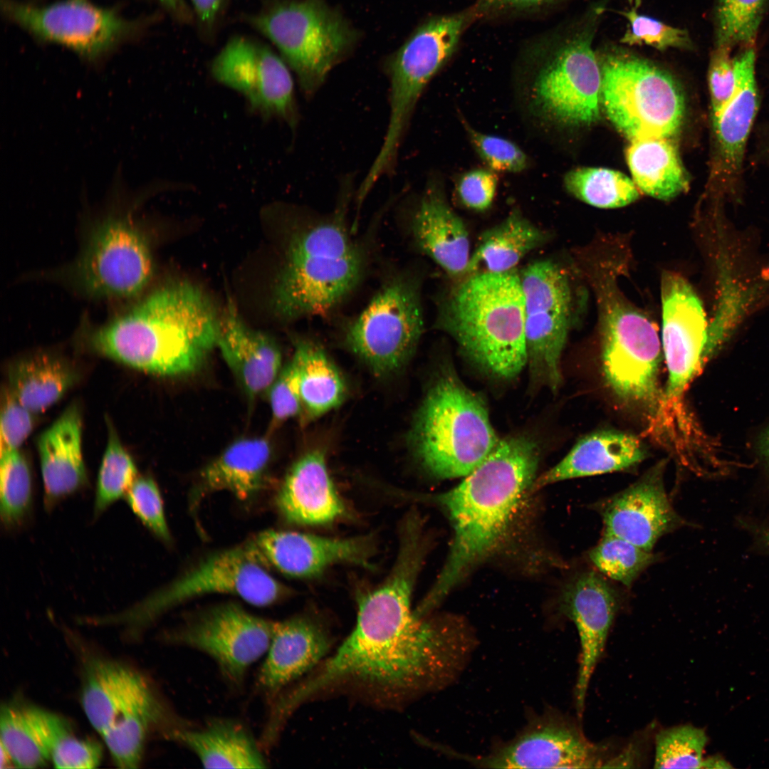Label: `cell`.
<instances>
[{
    "mask_svg": "<svg viewBox=\"0 0 769 769\" xmlns=\"http://www.w3.org/2000/svg\"><path fill=\"white\" fill-rule=\"evenodd\" d=\"M423 328L420 279L403 270L389 276L360 313L347 322L343 342L375 375L387 376L409 361Z\"/></svg>",
    "mask_w": 769,
    "mask_h": 769,
    "instance_id": "cell-10",
    "label": "cell"
},
{
    "mask_svg": "<svg viewBox=\"0 0 769 769\" xmlns=\"http://www.w3.org/2000/svg\"><path fill=\"white\" fill-rule=\"evenodd\" d=\"M730 765L721 758L711 757L703 760L701 768H728Z\"/></svg>",
    "mask_w": 769,
    "mask_h": 769,
    "instance_id": "cell-56",
    "label": "cell"
},
{
    "mask_svg": "<svg viewBox=\"0 0 769 769\" xmlns=\"http://www.w3.org/2000/svg\"><path fill=\"white\" fill-rule=\"evenodd\" d=\"M408 228L415 246L449 276L464 277L471 257L469 233L439 182L429 181L411 209Z\"/></svg>",
    "mask_w": 769,
    "mask_h": 769,
    "instance_id": "cell-26",
    "label": "cell"
},
{
    "mask_svg": "<svg viewBox=\"0 0 769 769\" xmlns=\"http://www.w3.org/2000/svg\"><path fill=\"white\" fill-rule=\"evenodd\" d=\"M664 470V462H660L626 489L594 505L604 535L652 551L661 537L685 525L667 496Z\"/></svg>",
    "mask_w": 769,
    "mask_h": 769,
    "instance_id": "cell-21",
    "label": "cell"
},
{
    "mask_svg": "<svg viewBox=\"0 0 769 769\" xmlns=\"http://www.w3.org/2000/svg\"><path fill=\"white\" fill-rule=\"evenodd\" d=\"M769 0H716L714 47L755 46Z\"/></svg>",
    "mask_w": 769,
    "mask_h": 769,
    "instance_id": "cell-40",
    "label": "cell"
},
{
    "mask_svg": "<svg viewBox=\"0 0 769 769\" xmlns=\"http://www.w3.org/2000/svg\"><path fill=\"white\" fill-rule=\"evenodd\" d=\"M81 441L82 416L79 407L74 404L38 439L46 508H51L86 483Z\"/></svg>",
    "mask_w": 769,
    "mask_h": 769,
    "instance_id": "cell-30",
    "label": "cell"
},
{
    "mask_svg": "<svg viewBox=\"0 0 769 769\" xmlns=\"http://www.w3.org/2000/svg\"><path fill=\"white\" fill-rule=\"evenodd\" d=\"M564 186L577 199L600 208L622 207L639 196L633 180L620 172L606 168L572 169L564 177Z\"/></svg>",
    "mask_w": 769,
    "mask_h": 769,
    "instance_id": "cell-39",
    "label": "cell"
},
{
    "mask_svg": "<svg viewBox=\"0 0 769 769\" xmlns=\"http://www.w3.org/2000/svg\"><path fill=\"white\" fill-rule=\"evenodd\" d=\"M436 325L491 377L512 380L527 364L524 297L513 271L465 276L441 303Z\"/></svg>",
    "mask_w": 769,
    "mask_h": 769,
    "instance_id": "cell-5",
    "label": "cell"
},
{
    "mask_svg": "<svg viewBox=\"0 0 769 769\" xmlns=\"http://www.w3.org/2000/svg\"><path fill=\"white\" fill-rule=\"evenodd\" d=\"M640 0H635L627 11H620L629 21V27L620 42L629 46L646 45L659 51L669 48L690 50L693 41L687 30L669 26L652 17L637 12Z\"/></svg>",
    "mask_w": 769,
    "mask_h": 769,
    "instance_id": "cell-45",
    "label": "cell"
},
{
    "mask_svg": "<svg viewBox=\"0 0 769 769\" xmlns=\"http://www.w3.org/2000/svg\"><path fill=\"white\" fill-rule=\"evenodd\" d=\"M276 503L291 523H330L345 513V506L329 475L323 451L311 450L293 464L278 491Z\"/></svg>",
    "mask_w": 769,
    "mask_h": 769,
    "instance_id": "cell-29",
    "label": "cell"
},
{
    "mask_svg": "<svg viewBox=\"0 0 769 769\" xmlns=\"http://www.w3.org/2000/svg\"><path fill=\"white\" fill-rule=\"evenodd\" d=\"M271 452L266 438L234 441L202 471L195 498L225 490L241 501L250 498L263 485Z\"/></svg>",
    "mask_w": 769,
    "mask_h": 769,
    "instance_id": "cell-34",
    "label": "cell"
},
{
    "mask_svg": "<svg viewBox=\"0 0 769 769\" xmlns=\"http://www.w3.org/2000/svg\"><path fill=\"white\" fill-rule=\"evenodd\" d=\"M555 1L556 0H483L481 5L484 7L490 4L516 9H526L540 6Z\"/></svg>",
    "mask_w": 769,
    "mask_h": 769,
    "instance_id": "cell-55",
    "label": "cell"
},
{
    "mask_svg": "<svg viewBox=\"0 0 769 769\" xmlns=\"http://www.w3.org/2000/svg\"><path fill=\"white\" fill-rule=\"evenodd\" d=\"M588 555L600 573L628 587L658 560L652 551L610 535H603Z\"/></svg>",
    "mask_w": 769,
    "mask_h": 769,
    "instance_id": "cell-42",
    "label": "cell"
},
{
    "mask_svg": "<svg viewBox=\"0 0 769 769\" xmlns=\"http://www.w3.org/2000/svg\"><path fill=\"white\" fill-rule=\"evenodd\" d=\"M245 545L210 555L169 585L114 615L100 617V624L142 630L167 610L206 594L236 595L255 606H267L286 594Z\"/></svg>",
    "mask_w": 769,
    "mask_h": 769,
    "instance_id": "cell-11",
    "label": "cell"
},
{
    "mask_svg": "<svg viewBox=\"0 0 769 769\" xmlns=\"http://www.w3.org/2000/svg\"><path fill=\"white\" fill-rule=\"evenodd\" d=\"M707 742L705 731L691 725L674 726L655 736L656 768H701Z\"/></svg>",
    "mask_w": 769,
    "mask_h": 769,
    "instance_id": "cell-44",
    "label": "cell"
},
{
    "mask_svg": "<svg viewBox=\"0 0 769 769\" xmlns=\"http://www.w3.org/2000/svg\"><path fill=\"white\" fill-rule=\"evenodd\" d=\"M199 27L210 33L214 29L226 0H189Z\"/></svg>",
    "mask_w": 769,
    "mask_h": 769,
    "instance_id": "cell-53",
    "label": "cell"
},
{
    "mask_svg": "<svg viewBox=\"0 0 769 769\" xmlns=\"http://www.w3.org/2000/svg\"><path fill=\"white\" fill-rule=\"evenodd\" d=\"M332 638L308 617L273 622L271 640L258 676L260 689L275 697L290 683L318 665L328 654Z\"/></svg>",
    "mask_w": 769,
    "mask_h": 769,
    "instance_id": "cell-27",
    "label": "cell"
},
{
    "mask_svg": "<svg viewBox=\"0 0 769 769\" xmlns=\"http://www.w3.org/2000/svg\"><path fill=\"white\" fill-rule=\"evenodd\" d=\"M246 19L276 48L307 98L358 39L347 19L323 0H273Z\"/></svg>",
    "mask_w": 769,
    "mask_h": 769,
    "instance_id": "cell-7",
    "label": "cell"
},
{
    "mask_svg": "<svg viewBox=\"0 0 769 769\" xmlns=\"http://www.w3.org/2000/svg\"><path fill=\"white\" fill-rule=\"evenodd\" d=\"M548 234L518 210L485 231L471 254L466 276L478 272L513 271L528 253L541 246ZM464 276V277H465Z\"/></svg>",
    "mask_w": 769,
    "mask_h": 769,
    "instance_id": "cell-35",
    "label": "cell"
},
{
    "mask_svg": "<svg viewBox=\"0 0 769 769\" xmlns=\"http://www.w3.org/2000/svg\"><path fill=\"white\" fill-rule=\"evenodd\" d=\"M73 733L62 716L28 703L12 701L1 706V746L16 767L36 768L51 762L58 744Z\"/></svg>",
    "mask_w": 769,
    "mask_h": 769,
    "instance_id": "cell-31",
    "label": "cell"
},
{
    "mask_svg": "<svg viewBox=\"0 0 769 769\" xmlns=\"http://www.w3.org/2000/svg\"><path fill=\"white\" fill-rule=\"evenodd\" d=\"M125 497L130 508L144 525L160 540L170 541L163 501L153 479L137 477Z\"/></svg>",
    "mask_w": 769,
    "mask_h": 769,
    "instance_id": "cell-47",
    "label": "cell"
},
{
    "mask_svg": "<svg viewBox=\"0 0 769 769\" xmlns=\"http://www.w3.org/2000/svg\"><path fill=\"white\" fill-rule=\"evenodd\" d=\"M631 141L626 159L639 189L654 198L669 200L688 189V177L676 147L668 138Z\"/></svg>",
    "mask_w": 769,
    "mask_h": 769,
    "instance_id": "cell-36",
    "label": "cell"
},
{
    "mask_svg": "<svg viewBox=\"0 0 769 769\" xmlns=\"http://www.w3.org/2000/svg\"><path fill=\"white\" fill-rule=\"evenodd\" d=\"M221 317L199 287H159L124 313L93 328L91 347L113 360L160 376L197 370L216 346Z\"/></svg>",
    "mask_w": 769,
    "mask_h": 769,
    "instance_id": "cell-3",
    "label": "cell"
},
{
    "mask_svg": "<svg viewBox=\"0 0 769 769\" xmlns=\"http://www.w3.org/2000/svg\"><path fill=\"white\" fill-rule=\"evenodd\" d=\"M618 595L601 573L581 572L562 594V609L577 627L580 637V665L575 689L578 716H582L592 676L606 644L619 607Z\"/></svg>",
    "mask_w": 769,
    "mask_h": 769,
    "instance_id": "cell-23",
    "label": "cell"
},
{
    "mask_svg": "<svg viewBox=\"0 0 769 769\" xmlns=\"http://www.w3.org/2000/svg\"><path fill=\"white\" fill-rule=\"evenodd\" d=\"M0 456L1 521L6 530H14L26 521L32 509L31 472L19 449Z\"/></svg>",
    "mask_w": 769,
    "mask_h": 769,
    "instance_id": "cell-41",
    "label": "cell"
},
{
    "mask_svg": "<svg viewBox=\"0 0 769 769\" xmlns=\"http://www.w3.org/2000/svg\"><path fill=\"white\" fill-rule=\"evenodd\" d=\"M268 393L272 417L271 428L277 427L289 419L300 416L302 405L299 372L293 358L281 368Z\"/></svg>",
    "mask_w": 769,
    "mask_h": 769,
    "instance_id": "cell-48",
    "label": "cell"
},
{
    "mask_svg": "<svg viewBox=\"0 0 769 769\" xmlns=\"http://www.w3.org/2000/svg\"><path fill=\"white\" fill-rule=\"evenodd\" d=\"M600 65L601 105L618 131L630 140L669 138L679 131L685 98L671 75L622 51L605 55Z\"/></svg>",
    "mask_w": 769,
    "mask_h": 769,
    "instance_id": "cell-9",
    "label": "cell"
},
{
    "mask_svg": "<svg viewBox=\"0 0 769 769\" xmlns=\"http://www.w3.org/2000/svg\"><path fill=\"white\" fill-rule=\"evenodd\" d=\"M2 8L12 21L35 36L95 60L130 34L134 23L88 0H64L35 6L9 0Z\"/></svg>",
    "mask_w": 769,
    "mask_h": 769,
    "instance_id": "cell-17",
    "label": "cell"
},
{
    "mask_svg": "<svg viewBox=\"0 0 769 769\" xmlns=\"http://www.w3.org/2000/svg\"><path fill=\"white\" fill-rule=\"evenodd\" d=\"M762 540L769 547V528L763 530L762 533Z\"/></svg>",
    "mask_w": 769,
    "mask_h": 769,
    "instance_id": "cell-57",
    "label": "cell"
},
{
    "mask_svg": "<svg viewBox=\"0 0 769 769\" xmlns=\"http://www.w3.org/2000/svg\"><path fill=\"white\" fill-rule=\"evenodd\" d=\"M539 456V447L529 436L506 437L459 485L428 496L447 513L454 536L444 567L417 607L420 613L427 614L497 548L535 480Z\"/></svg>",
    "mask_w": 769,
    "mask_h": 769,
    "instance_id": "cell-2",
    "label": "cell"
},
{
    "mask_svg": "<svg viewBox=\"0 0 769 769\" xmlns=\"http://www.w3.org/2000/svg\"><path fill=\"white\" fill-rule=\"evenodd\" d=\"M498 187L496 172L490 169H475L464 173L458 179L456 194L466 208L483 211L494 200Z\"/></svg>",
    "mask_w": 769,
    "mask_h": 769,
    "instance_id": "cell-51",
    "label": "cell"
},
{
    "mask_svg": "<svg viewBox=\"0 0 769 769\" xmlns=\"http://www.w3.org/2000/svg\"><path fill=\"white\" fill-rule=\"evenodd\" d=\"M733 59L734 93L718 115L712 119L716 145L715 177L723 189L729 190L740 182L746 142L759 105L755 47L740 48Z\"/></svg>",
    "mask_w": 769,
    "mask_h": 769,
    "instance_id": "cell-25",
    "label": "cell"
},
{
    "mask_svg": "<svg viewBox=\"0 0 769 769\" xmlns=\"http://www.w3.org/2000/svg\"><path fill=\"white\" fill-rule=\"evenodd\" d=\"M519 276L530 382L556 391L563 381L560 360L570 326L569 280L558 265L549 260L529 264Z\"/></svg>",
    "mask_w": 769,
    "mask_h": 769,
    "instance_id": "cell-15",
    "label": "cell"
},
{
    "mask_svg": "<svg viewBox=\"0 0 769 769\" xmlns=\"http://www.w3.org/2000/svg\"><path fill=\"white\" fill-rule=\"evenodd\" d=\"M220 84L240 93L250 111L295 131L300 113L289 67L266 44L244 36L229 38L210 66Z\"/></svg>",
    "mask_w": 769,
    "mask_h": 769,
    "instance_id": "cell-16",
    "label": "cell"
},
{
    "mask_svg": "<svg viewBox=\"0 0 769 769\" xmlns=\"http://www.w3.org/2000/svg\"><path fill=\"white\" fill-rule=\"evenodd\" d=\"M600 757L598 748L575 723L545 715L489 754L469 758L492 768H590L601 767Z\"/></svg>",
    "mask_w": 769,
    "mask_h": 769,
    "instance_id": "cell-20",
    "label": "cell"
},
{
    "mask_svg": "<svg viewBox=\"0 0 769 769\" xmlns=\"http://www.w3.org/2000/svg\"><path fill=\"white\" fill-rule=\"evenodd\" d=\"M600 320L607 384L622 401L657 412L663 399L658 384L661 351L654 323L618 297L605 300Z\"/></svg>",
    "mask_w": 769,
    "mask_h": 769,
    "instance_id": "cell-13",
    "label": "cell"
},
{
    "mask_svg": "<svg viewBox=\"0 0 769 769\" xmlns=\"http://www.w3.org/2000/svg\"><path fill=\"white\" fill-rule=\"evenodd\" d=\"M107 447L100 466L93 505L98 516L125 496L137 478L136 466L123 448L114 428L108 424Z\"/></svg>",
    "mask_w": 769,
    "mask_h": 769,
    "instance_id": "cell-43",
    "label": "cell"
},
{
    "mask_svg": "<svg viewBox=\"0 0 769 769\" xmlns=\"http://www.w3.org/2000/svg\"><path fill=\"white\" fill-rule=\"evenodd\" d=\"M216 347L251 399L268 392L282 368L276 342L246 325L232 301L221 316Z\"/></svg>",
    "mask_w": 769,
    "mask_h": 769,
    "instance_id": "cell-28",
    "label": "cell"
},
{
    "mask_svg": "<svg viewBox=\"0 0 769 769\" xmlns=\"http://www.w3.org/2000/svg\"><path fill=\"white\" fill-rule=\"evenodd\" d=\"M352 184V177L345 179L332 213L313 214L291 236L273 291V308L281 318L328 313L363 279L370 251L347 226Z\"/></svg>",
    "mask_w": 769,
    "mask_h": 769,
    "instance_id": "cell-4",
    "label": "cell"
},
{
    "mask_svg": "<svg viewBox=\"0 0 769 769\" xmlns=\"http://www.w3.org/2000/svg\"><path fill=\"white\" fill-rule=\"evenodd\" d=\"M409 439L420 466L439 479L465 477L500 440L483 399L450 367L439 372L429 389Z\"/></svg>",
    "mask_w": 769,
    "mask_h": 769,
    "instance_id": "cell-6",
    "label": "cell"
},
{
    "mask_svg": "<svg viewBox=\"0 0 769 769\" xmlns=\"http://www.w3.org/2000/svg\"><path fill=\"white\" fill-rule=\"evenodd\" d=\"M585 29L540 57L526 88L528 110L541 125H590L600 119L601 70Z\"/></svg>",
    "mask_w": 769,
    "mask_h": 769,
    "instance_id": "cell-12",
    "label": "cell"
},
{
    "mask_svg": "<svg viewBox=\"0 0 769 769\" xmlns=\"http://www.w3.org/2000/svg\"><path fill=\"white\" fill-rule=\"evenodd\" d=\"M82 678V707L100 735L127 715L164 706L145 677L120 661L90 656L84 661Z\"/></svg>",
    "mask_w": 769,
    "mask_h": 769,
    "instance_id": "cell-24",
    "label": "cell"
},
{
    "mask_svg": "<svg viewBox=\"0 0 769 769\" xmlns=\"http://www.w3.org/2000/svg\"><path fill=\"white\" fill-rule=\"evenodd\" d=\"M646 456L644 444L632 434L614 430L594 432L578 440L559 463L535 480L530 490L567 479L627 469Z\"/></svg>",
    "mask_w": 769,
    "mask_h": 769,
    "instance_id": "cell-32",
    "label": "cell"
},
{
    "mask_svg": "<svg viewBox=\"0 0 769 769\" xmlns=\"http://www.w3.org/2000/svg\"><path fill=\"white\" fill-rule=\"evenodd\" d=\"M246 545L263 565L294 577H314L340 563L370 566L376 547L372 535L333 538L273 530L261 532Z\"/></svg>",
    "mask_w": 769,
    "mask_h": 769,
    "instance_id": "cell-22",
    "label": "cell"
},
{
    "mask_svg": "<svg viewBox=\"0 0 769 769\" xmlns=\"http://www.w3.org/2000/svg\"><path fill=\"white\" fill-rule=\"evenodd\" d=\"M731 50L714 47L708 70V83L711 105V119L715 118L731 98L736 88V75Z\"/></svg>",
    "mask_w": 769,
    "mask_h": 769,
    "instance_id": "cell-50",
    "label": "cell"
},
{
    "mask_svg": "<svg viewBox=\"0 0 769 769\" xmlns=\"http://www.w3.org/2000/svg\"><path fill=\"white\" fill-rule=\"evenodd\" d=\"M476 10L432 17L421 24L384 62L389 82V116L370 173L392 174L415 108L431 78L454 53Z\"/></svg>",
    "mask_w": 769,
    "mask_h": 769,
    "instance_id": "cell-8",
    "label": "cell"
},
{
    "mask_svg": "<svg viewBox=\"0 0 769 769\" xmlns=\"http://www.w3.org/2000/svg\"><path fill=\"white\" fill-rule=\"evenodd\" d=\"M421 559L399 551L387 580L358 598L355 625L335 653L280 698L291 714L305 702L333 691L356 694L376 704L399 706L449 679L468 638L412 610Z\"/></svg>",
    "mask_w": 769,
    "mask_h": 769,
    "instance_id": "cell-1",
    "label": "cell"
},
{
    "mask_svg": "<svg viewBox=\"0 0 769 769\" xmlns=\"http://www.w3.org/2000/svg\"><path fill=\"white\" fill-rule=\"evenodd\" d=\"M75 380L74 370L62 359L40 353L11 366L8 387L24 407L37 414L58 402Z\"/></svg>",
    "mask_w": 769,
    "mask_h": 769,
    "instance_id": "cell-38",
    "label": "cell"
},
{
    "mask_svg": "<svg viewBox=\"0 0 769 769\" xmlns=\"http://www.w3.org/2000/svg\"><path fill=\"white\" fill-rule=\"evenodd\" d=\"M469 140L488 168L494 172L517 173L529 165L527 155L513 142L481 132L462 119Z\"/></svg>",
    "mask_w": 769,
    "mask_h": 769,
    "instance_id": "cell-46",
    "label": "cell"
},
{
    "mask_svg": "<svg viewBox=\"0 0 769 769\" xmlns=\"http://www.w3.org/2000/svg\"><path fill=\"white\" fill-rule=\"evenodd\" d=\"M292 358L298 368L303 422H311L342 403L347 393L345 380L322 347L310 340L298 339Z\"/></svg>",
    "mask_w": 769,
    "mask_h": 769,
    "instance_id": "cell-37",
    "label": "cell"
},
{
    "mask_svg": "<svg viewBox=\"0 0 769 769\" xmlns=\"http://www.w3.org/2000/svg\"><path fill=\"white\" fill-rule=\"evenodd\" d=\"M661 296L662 347L668 370L662 404H676L704 364L708 325L701 300L678 273L662 274Z\"/></svg>",
    "mask_w": 769,
    "mask_h": 769,
    "instance_id": "cell-19",
    "label": "cell"
},
{
    "mask_svg": "<svg viewBox=\"0 0 769 769\" xmlns=\"http://www.w3.org/2000/svg\"><path fill=\"white\" fill-rule=\"evenodd\" d=\"M36 414L24 407L7 386L1 392V452L16 450L32 431Z\"/></svg>",
    "mask_w": 769,
    "mask_h": 769,
    "instance_id": "cell-49",
    "label": "cell"
},
{
    "mask_svg": "<svg viewBox=\"0 0 769 769\" xmlns=\"http://www.w3.org/2000/svg\"><path fill=\"white\" fill-rule=\"evenodd\" d=\"M177 21L189 23L193 14L186 0H157Z\"/></svg>",
    "mask_w": 769,
    "mask_h": 769,
    "instance_id": "cell-54",
    "label": "cell"
},
{
    "mask_svg": "<svg viewBox=\"0 0 769 769\" xmlns=\"http://www.w3.org/2000/svg\"><path fill=\"white\" fill-rule=\"evenodd\" d=\"M103 750L95 741L76 738L73 733L64 738L55 748L51 763L56 768H95L100 763Z\"/></svg>",
    "mask_w": 769,
    "mask_h": 769,
    "instance_id": "cell-52",
    "label": "cell"
},
{
    "mask_svg": "<svg viewBox=\"0 0 769 769\" xmlns=\"http://www.w3.org/2000/svg\"><path fill=\"white\" fill-rule=\"evenodd\" d=\"M192 750L206 768H263L266 762L253 737L239 723L211 721L200 729L177 728L167 736Z\"/></svg>",
    "mask_w": 769,
    "mask_h": 769,
    "instance_id": "cell-33",
    "label": "cell"
},
{
    "mask_svg": "<svg viewBox=\"0 0 769 769\" xmlns=\"http://www.w3.org/2000/svg\"><path fill=\"white\" fill-rule=\"evenodd\" d=\"M152 268L149 244L131 210H113L94 227L69 278L86 295L122 300L142 292Z\"/></svg>",
    "mask_w": 769,
    "mask_h": 769,
    "instance_id": "cell-14",
    "label": "cell"
},
{
    "mask_svg": "<svg viewBox=\"0 0 769 769\" xmlns=\"http://www.w3.org/2000/svg\"><path fill=\"white\" fill-rule=\"evenodd\" d=\"M272 632L273 622L226 604L198 616L167 639L209 655L227 681L239 686L249 666L267 652Z\"/></svg>",
    "mask_w": 769,
    "mask_h": 769,
    "instance_id": "cell-18",
    "label": "cell"
}]
</instances>
